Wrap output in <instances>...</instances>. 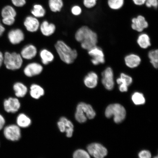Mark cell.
I'll list each match as a JSON object with an SVG mask.
<instances>
[{"instance_id": "cell-9", "label": "cell", "mask_w": 158, "mask_h": 158, "mask_svg": "<svg viewBox=\"0 0 158 158\" xmlns=\"http://www.w3.org/2000/svg\"><path fill=\"white\" fill-rule=\"evenodd\" d=\"M43 70L42 65L37 62H31L25 67L23 73L27 77H32L40 74Z\"/></svg>"}, {"instance_id": "cell-20", "label": "cell", "mask_w": 158, "mask_h": 158, "mask_svg": "<svg viewBox=\"0 0 158 158\" xmlns=\"http://www.w3.org/2000/svg\"><path fill=\"white\" fill-rule=\"evenodd\" d=\"M41 62L43 64L47 65L53 62L54 59V54L47 49L41 50L39 53Z\"/></svg>"}, {"instance_id": "cell-6", "label": "cell", "mask_w": 158, "mask_h": 158, "mask_svg": "<svg viewBox=\"0 0 158 158\" xmlns=\"http://www.w3.org/2000/svg\"><path fill=\"white\" fill-rule=\"evenodd\" d=\"M4 135L7 139L12 141H18L21 137V130L19 126L11 124L4 129Z\"/></svg>"}, {"instance_id": "cell-26", "label": "cell", "mask_w": 158, "mask_h": 158, "mask_svg": "<svg viewBox=\"0 0 158 158\" xmlns=\"http://www.w3.org/2000/svg\"><path fill=\"white\" fill-rule=\"evenodd\" d=\"M31 13L33 16L37 19L40 18L44 16L46 14V10L42 5L35 4L33 6Z\"/></svg>"}, {"instance_id": "cell-12", "label": "cell", "mask_w": 158, "mask_h": 158, "mask_svg": "<svg viewBox=\"0 0 158 158\" xmlns=\"http://www.w3.org/2000/svg\"><path fill=\"white\" fill-rule=\"evenodd\" d=\"M10 42L13 45L20 44L25 39V35L21 29H15L10 31L7 35Z\"/></svg>"}, {"instance_id": "cell-42", "label": "cell", "mask_w": 158, "mask_h": 158, "mask_svg": "<svg viewBox=\"0 0 158 158\" xmlns=\"http://www.w3.org/2000/svg\"><path fill=\"white\" fill-rule=\"evenodd\" d=\"M4 54L0 51V68L3 64Z\"/></svg>"}, {"instance_id": "cell-34", "label": "cell", "mask_w": 158, "mask_h": 158, "mask_svg": "<svg viewBox=\"0 0 158 158\" xmlns=\"http://www.w3.org/2000/svg\"><path fill=\"white\" fill-rule=\"evenodd\" d=\"M71 13L75 16L80 15L82 12V9L80 6L75 5L71 9Z\"/></svg>"}, {"instance_id": "cell-27", "label": "cell", "mask_w": 158, "mask_h": 158, "mask_svg": "<svg viewBox=\"0 0 158 158\" xmlns=\"http://www.w3.org/2000/svg\"><path fill=\"white\" fill-rule=\"evenodd\" d=\"M1 15L2 18H15L17 15V12L13 6L8 5L3 8L1 11Z\"/></svg>"}, {"instance_id": "cell-11", "label": "cell", "mask_w": 158, "mask_h": 158, "mask_svg": "<svg viewBox=\"0 0 158 158\" xmlns=\"http://www.w3.org/2000/svg\"><path fill=\"white\" fill-rule=\"evenodd\" d=\"M58 126L60 132H66L67 137H72L74 131V126L70 120L65 117L61 118L58 122Z\"/></svg>"}, {"instance_id": "cell-38", "label": "cell", "mask_w": 158, "mask_h": 158, "mask_svg": "<svg viewBox=\"0 0 158 158\" xmlns=\"http://www.w3.org/2000/svg\"><path fill=\"white\" fill-rule=\"evenodd\" d=\"M139 158H151V154L149 151L144 150L139 154Z\"/></svg>"}, {"instance_id": "cell-2", "label": "cell", "mask_w": 158, "mask_h": 158, "mask_svg": "<svg viewBox=\"0 0 158 158\" xmlns=\"http://www.w3.org/2000/svg\"><path fill=\"white\" fill-rule=\"evenodd\" d=\"M55 48L61 60L65 64H72L77 57L78 53L76 49H72L63 41H57Z\"/></svg>"}, {"instance_id": "cell-43", "label": "cell", "mask_w": 158, "mask_h": 158, "mask_svg": "<svg viewBox=\"0 0 158 158\" xmlns=\"http://www.w3.org/2000/svg\"><path fill=\"white\" fill-rule=\"evenodd\" d=\"M154 158H158L157 156L154 157Z\"/></svg>"}, {"instance_id": "cell-25", "label": "cell", "mask_w": 158, "mask_h": 158, "mask_svg": "<svg viewBox=\"0 0 158 158\" xmlns=\"http://www.w3.org/2000/svg\"><path fill=\"white\" fill-rule=\"evenodd\" d=\"M64 5L62 0H48L49 7L53 12L60 11Z\"/></svg>"}, {"instance_id": "cell-29", "label": "cell", "mask_w": 158, "mask_h": 158, "mask_svg": "<svg viewBox=\"0 0 158 158\" xmlns=\"http://www.w3.org/2000/svg\"><path fill=\"white\" fill-rule=\"evenodd\" d=\"M124 0H108L109 7L113 10H118L123 7Z\"/></svg>"}, {"instance_id": "cell-37", "label": "cell", "mask_w": 158, "mask_h": 158, "mask_svg": "<svg viewBox=\"0 0 158 158\" xmlns=\"http://www.w3.org/2000/svg\"><path fill=\"white\" fill-rule=\"evenodd\" d=\"M13 4L15 7H22L26 4V0H11Z\"/></svg>"}, {"instance_id": "cell-32", "label": "cell", "mask_w": 158, "mask_h": 158, "mask_svg": "<svg viewBox=\"0 0 158 158\" xmlns=\"http://www.w3.org/2000/svg\"><path fill=\"white\" fill-rule=\"evenodd\" d=\"M73 158H90L89 155L86 151L82 149L77 150L73 154Z\"/></svg>"}, {"instance_id": "cell-23", "label": "cell", "mask_w": 158, "mask_h": 158, "mask_svg": "<svg viewBox=\"0 0 158 158\" xmlns=\"http://www.w3.org/2000/svg\"><path fill=\"white\" fill-rule=\"evenodd\" d=\"M30 89L31 96L35 99H38L44 94V89L38 84H35L31 85Z\"/></svg>"}, {"instance_id": "cell-10", "label": "cell", "mask_w": 158, "mask_h": 158, "mask_svg": "<svg viewBox=\"0 0 158 158\" xmlns=\"http://www.w3.org/2000/svg\"><path fill=\"white\" fill-rule=\"evenodd\" d=\"M88 54L92 57V64L95 65L103 64L105 62L102 49L97 46L88 51Z\"/></svg>"}, {"instance_id": "cell-40", "label": "cell", "mask_w": 158, "mask_h": 158, "mask_svg": "<svg viewBox=\"0 0 158 158\" xmlns=\"http://www.w3.org/2000/svg\"><path fill=\"white\" fill-rule=\"evenodd\" d=\"M5 123V120L3 116L0 114V130L3 128Z\"/></svg>"}, {"instance_id": "cell-8", "label": "cell", "mask_w": 158, "mask_h": 158, "mask_svg": "<svg viewBox=\"0 0 158 158\" xmlns=\"http://www.w3.org/2000/svg\"><path fill=\"white\" fill-rule=\"evenodd\" d=\"M102 83L106 89L112 90L114 88V73L112 69L108 67L102 73Z\"/></svg>"}, {"instance_id": "cell-7", "label": "cell", "mask_w": 158, "mask_h": 158, "mask_svg": "<svg viewBox=\"0 0 158 158\" xmlns=\"http://www.w3.org/2000/svg\"><path fill=\"white\" fill-rule=\"evenodd\" d=\"M87 149L89 154L95 158H104L108 153L107 149L98 143L90 144L88 146Z\"/></svg>"}, {"instance_id": "cell-15", "label": "cell", "mask_w": 158, "mask_h": 158, "mask_svg": "<svg viewBox=\"0 0 158 158\" xmlns=\"http://www.w3.org/2000/svg\"><path fill=\"white\" fill-rule=\"evenodd\" d=\"M23 25L27 31L33 33L36 32L39 29L40 23L37 18L30 15L26 18Z\"/></svg>"}, {"instance_id": "cell-36", "label": "cell", "mask_w": 158, "mask_h": 158, "mask_svg": "<svg viewBox=\"0 0 158 158\" xmlns=\"http://www.w3.org/2000/svg\"><path fill=\"white\" fill-rule=\"evenodd\" d=\"M15 18H5L2 19V23L4 24L7 26H11L15 23Z\"/></svg>"}, {"instance_id": "cell-3", "label": "cell", "mask_w": 158, "mask_h": 158, "mask_svg": "<svg viewBox=\"0 0 158 158\" xmlns=\"http://www.w3.org/2000/svg\"><path fill=\"white\" fill-rule=\"evenodd\" d=\"M23 59L20 54L16 52H6L4 54L3 64L9 70H19L23 64Z\"/></svg>"}, {"instance_id": "cell-28", "label": "cell", "mask_w": 158, "mask_h": 158, "mask_svg": "<svg viewBox=\"0 0 158 158\" xmlns=\"http://www.w3.org/2000/svg\"><path fill=\"white\" fill-rule=\"evenodd\" d=\"M137 43L141 48L146 49L151 46L150 37L146 33H143L140 35L138 37Z\"/></svg>"}, {"instance_id": "cell-14", "label": "cell", "mask_w": 158, "mask_h": 158, "mask_svg": "<svg viewBox=\"0 0 158 158\" xmlns=\"http://www.w3.org/2000/svg\"><path fill=\"white\" fill-rule=\"evenodd\" d=\"M131 21L132 28L138 32H142L149 26L145 17L142 15H139L137 17L134 18Z\"/></svg>"}, {"instance_id": "cell-19", "label": "cell", "mask_w": 158, "mask_h": 158, "mask_svg": "<svg viewBox=\"0 0 158 158\" xmlns=\"http://www.w3.org/2000/svg\"><path fill=\"white\" fill-rule=\"evenodd\" d=\"M98 81L97 74L94 72H90L85 77L84 82L87 87L94 88L97 85Z\"/></svg>"}, {"instance_id": "cell-41", "label": "cell", "mask_w": 158, "mask_h": 158, "mask_svg": "<svg viewBox=\"0 0 158 158\" xmlns=\"http://www.w3.org/2000/svg\"><path fill=\"white\" fill-rule=\"evenodd\" d=\"M5 31V27H4L1 21H0V37L3 34Z\"/></svg>"}, {"instance_id": "cell-30", "label": "cell", "mask_w": 158, "mask_h": 158, "mask_svg": "<svg viewBox=\"0 0 158 158\" xmlns=\"http://www.w3.org/2000/svg\"><path fill=\"white\" fill-rule=\"evenodd\" d=\"M132 100L134 104L136 105H140L145 104V99L143 94L141 93H134L132 96Z\"/></svg>"}, {"instance_id": "cell-35", "label": "cell", "mask_w": 158, "mask_h": 158, "mask_svg": "<svg viewBox=\"0 0 158 158\" xmlns=\"http://www.w3.org/2000/svg\"><path fill=\"white\" fill-rule=\"evenodd\" d=\"M145 4L148 8L153 7L155 9H157L158 5V0H147Z\"/></svg>"}, {"instance_id": "cell-4", "label": "cell", "mask_w": 158, "mask_h": 158, "mask_svg": "<svg viewBox=\"0 0 158 158\" xmlns=\"http://www.w3.org/2000/svg\"><path fill=\"white\" fill-rule=\"evenodd\" d=\"M95 116V112L90 105L81 102L77 106L75 118L80 123H84L87 118L93 119Z\"/></svg>"}, {"instance_id": "cell-22", "label": "cell", "mask_w": 158, "mask_h": 158, "mask_svg": "<svg viewBox=\"0 0 158 158\" xmlns=\"http://www.w3.org/2000/svg\"><path fill=\"white\" fill-rule=\"evenodd\" d=\"M13 88L15 92V95L17 98L24 97L28 91L27 87L21 82L15 83L13 85Z\"/></svg>"}, {"instance_id": "cell-18", "label": "cell", "mask_w": 158, "mask_h": 158, "mask_svg": "<svg viewBox=\"0 0 158 158\" xmlns=\"http://www.w3.org/2000/svg\"><path fill=\"white\" fill-rule=\"evenodd\" d=\"M39 29L43 35L49 37L54 34L56 31V27L54 23L44 21L40 24Z\"/></svg>"}, {"instance_id": "cell-21", "label": "cell", "mask_w": 158, "mask_h": 158, "mask_svg": "<svg viewBox=\"0 0 158 158\" xmlns=\"http://www.w3.org/2000/svg\"><path fill=\"white\" fill-rule=\"evenodd\" d=\"M125 62L127 66L131 68H134L138 67L141 62V59L138 55L131 54L126 56Z\"/></svg>"}, {"instance_id": "cell-13", "label": "cell", "mask_w": 158, "mask_h": 158, "mask_svg": "<svg viewBox=\"0 0 158 158\" xmlns=\"http://www.w3.org/2000/svg\"><path fill=\"white\" fill-rule=\"evenodd\" d=\"M3 106L6 112L15 113L20 108L21 104L18 99L10 97L5 100Z\"/></svg>"}, {"instance_id": "cell-31", "label": "cell", "mask_w": 158, "mask_h": 158, "mask_svg": "<svg viewBox=\"0 0 158 158\" xmlns=\"http://www.w3.org/2000/svg\"><path fill=\"white\" fill-rule=\"evenodd\" d=\"M158 51L156 50L150 51L148 54V56L150 59V62L156 69L158 68Z\"/></svg>"}, {"instance_id": "cell-33", "label": "cell", "mask_w": 158, "mask_h": 158, "mask_svg": "<svg viewBox=\"0 0 158 158\" xmlns=\"http://www.w3.org/2000/svg\"><path fill=\"white\" fill-rule=\"evenodd\" d=\"M98 0H83L84 6L87 9H92L95 6Z\"/></svg>"}, {"instance_id": "cell-24", "label": "cell", "mask_w": 158, "mask_h": 158, "mask_svg": "<svg viewBox=\"0 0 158 158\" xmlns=\"http://www.w3.org/2000/svg\"><path fill=\"white\" fill-rule=\"evenodd\" d=\"M17 123L19 127L27 128L29 127L31 123L30 118L25 114H19L17 118Z\"/></svg>"}, {"instance_id": "cell-5", "label": "cell", "mask_w": 158, "mask_h": 158, "mask_svg": "<svg viewBox=\"0 0 158 158\" xmlns=\"http://www.w3.org/2000/svg\"><path fill=\"white\" fill-rule=\"evenodd\" d=\"M105 115L106 117L110 118L114 116V119L116 123H118L125 118L126 111L123 106L118 104H110L106 108Z\"/></svg>"}, {"instance_id": "cell-1", "label": "cell", "mask_w": 158, "mask_h": 158, "mask_svg": "<svg viewBox=\"0 0 158 158\" xmlns=\"http://www.w3.org/2000/svg\"><path fill=\"white\" fill-rule=\"evenodd\" d=\"M75 39L81 43L82 48L89 51L96 46L98 35L87 26H83L76 31Z\"/></svg>"}, {"instance_id": "cell-17", "label": "cell", "mask_w": 158, "mask_h": 158, "mask_svg": "<svg viewBox=\"0 0 158 158\" xmlns=\"http://www.w3.org/2000/svg\"><path fill=\"white\" fill-rule=\"evenodd\" d=\"M116 82L119 85V89L120 92H127L128 88L133 82V79L131 77L127 74L122 73L120 78L116 80Z\"/></svg>"}, {"instance_id": "cell-39", "label": "cell", "mask_w": 158, "mask_h": 158, "mask_svg": "<svg viewBox=\"0 0 158 158\" xmlns=\"http://www.w3.org/2000/svg\"><path fill=\"white\" fill-rule=\"evenodd\" d=\"M134 4L141 6L145 4L147 0H132Z\"/></svg>"}, {"instance_id": "cell-16", "label": "cell", "mask_w": 158, "mask_h": 158, "mask_svg": "<svg viewBox=\"0 0 158 158\" xmlns=\"http://www.w3.org/2000/svg\"><path fill=\"white\" fill-rule=\"evenodd\" d=\"M37 54L36 47L33 44L26 45L22 49L20 55L23 59L30 60L35 58Z\"/></svg>"}]
</instances>
